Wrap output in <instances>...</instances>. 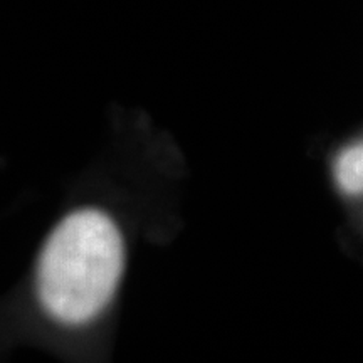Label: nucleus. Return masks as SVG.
I'll list each match as a JSON object with an SVG mask.
<instances>
[{
	"instance_id": "f03ea898",
	"label": "nucleus",
	"mask_w": 363,
	"mask_h": 363,
	"mask_svg": "<svg viewBox=\"0 0 363 363\" xmlns=\"http://www.w3.org/2000/svg\"><path fill=\"white\" fill-rule=\"evenodd\" d=\"M330 172L342 197L363 202V133L348 140L333 153Z\"/></svg>"
},
{
	"instance_id": "f257e3e1",
	"label": "nucleus",
	"mask_w": 363,
	"mask_h": 363,
	"mask_svg": "<svg viewBox=\"0 0 363 363\" xmlns=\"http://www.w3.org/2000/svg\"><path fill=\"white\" fill-rule=\"evenodd\" d=\"M125 247L115 222L96 208L65 217L45 240L35 271L40 305L65 325H84L110 303Z\"/></svg>"
}]
</instances>
